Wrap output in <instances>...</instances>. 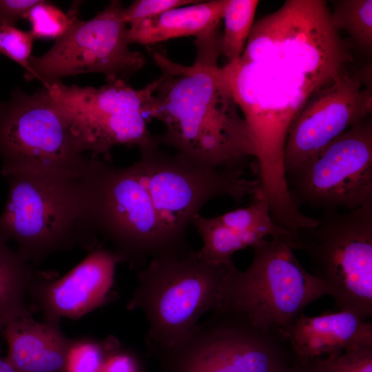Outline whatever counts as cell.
Instances as JSON below:
<instances>
[{"instance_id": "1", "label": "cell", "mask_w": 372, "mask_h": 372, "mask_svg": "<svg viewBox=\"0 0 372 372\" xmlns=\"http://www.w3.org/2000/svg\"><path fill=\"white\" fill-rule=\"evenodd\" d=\"M351 61L324 1L289 0L254 23L240 58L221 67L248 126L262 188L285 186L283 153L293 121Z\"/></svg>"}, {"instance_id": "2", "label": "cell", "mask_w": 372, "mask_h": 372, "mask_svg": "<svg viewBox=\"0 0 372 372\" xmlns=\"http://www.w3.org/2000/svg\"><path fill=\"white\" fill-rule=\"evenodd\" d=\"M140 154L125 167L103 161L95 191L99 236L132 268L192 248L188 229L210 200L254 198L259 189L258 179L246 178L244 171L203 167L160 146Z\"/></svg>"}, {"instance_id": "3", "label": "cell", "mask_w": 372, "mask_h": 372, "mask_svg": "<svg viewBox=\"0 0 372 372\" xmlns=\"http://www.w3.org/2000/svg\"><path fill=\"white\" fill-rule=\"evenodd\" d=\"M221 34L218 30L195 39L191 65L152 50L161 74L146 116L164 125L156 136L160 145L203 167L244 171L254 151L218 64Z\"/></svg>"}, {"instance_id": "4", "label": "cell", "mask_w": 372, "mask_h": 372, "mask_svg": "<svg viewBox=\"0 0 372 372\" xmlns=\"http://www.w3.org/2000/svg\"><path fill=\"white\" fill-rule=\"evenodd\" d=\"M99 158L74 169H17L2 174L8 183L0 215V240H13L29 262L81 246L99 247L95 189Z\"/></svg>"}, {"instance_id": "5", "label": "cell", "mask_w": 372, "mask_h": 372, "mask_svg": "<svg viewBox=\"0 0 372 372\" xmlns=\"http://www.w3.org/2000/svg\"><path fill=\"white\" fill-rule=\"evenodd\" d=\"M251 248L245 270L229 267L211 313H238L256 329L285 338L302 310L330 291L301 265L292 236L265 239Z\"/></svg>"}, {"instance_id": "6", "label": "cell", "mask_w": 372, "mask_h": 372, "mask_svg": "<svg viewBox=\"0 0 372 372\" xmlns=\"http://www.w3.org/2000/svg\"><path fill=\"white\" fill-rule=\"evenodd\" d=\"M230 262L205 260L192 247L152 259L138 273V286L127 304L148 322L145 342L156 355L187 337L199 319L215 309Z\"/></svg>"}, {"instance_id": "7", "label": "cell", "mask_w": 372, "mask_h": 372, "mask_svg": "<svg viewBox=\"0 0 372 372\" xmlns=\"http://www.w3.org/2000/svg\"><path fill=\"white\" fill-rule=\"evenodd\" d=\"M316 225L293 236L311 273L324 284L340 311L363 320L372 316V205L323 211Z\"/></svg>"}, {"instance_id": "8", "label": "cell", "mask_w": 372, "mask_h": 372, "mask_svg": "<svg viewBox=\"0 0 372 372\" xmlns=\"http://www.w3.org/2000/svg\"><path fill=\"white\" fill-rule=\"evenodd\" d=\"M106 82L95 88L57 81L42 89L68 121L83 152L93 158L102 155L109 161L112 149L118 145L136 147L140 152L160 146L145 119L157 79L142 89L121 79Z\"/></svg>"}, {"instance_id": "9", "label": "cell", "mask_w": 372, "mask_h": 372, "mask_svg": "<svg viewBox=\"0 0 372 372\" xmlns=\"http://www.w3.org/2000/svg\"><path fill=\"white\" fill-rule=\"evenodd\" d=\"M124 8L121 1L113 0L93 18H78L48 51L30 57L24 79H37L45 85L67 76L100 73L106 81H127L147 60L143 53L129 48Z\"/></svg>"}, {"instance_id": "10", "label": "cell", "mask_w": 372, "mask_h": 372, "mask_svg": "<svg viewBox=\"0 0 372 372\" xmlns=\"http://www.w3.org/2000/svg\"><path fill=\"white\" fill-rule=\"evenodd\" d=\"M90 157L42 88L29 94L17 87L0 103L1 175L17 169H78Z\"/></svg>"}, {"instance_id": "11", "label": "cell", "mask_w": 372, "mask_h": 372, "mask_svg": "<svg viewBox=\"0 0 372 372\" xmlns=\"http://www.w3.org/2000/svg\"><path fill=\"white\" fill-rule=\"evenodd\" d=\"M175 347L161 353L167 372H286L281 335L262 331L242 316L212 312Z\"/></svg>"}, {"instance_id": "12", "label": "cell", "mask_w": 372, "mask_h": 372, "mask_svg": "<svg viewBox=\"0 0 372 372\" xmlns=\"http://www.w3.org/2000/svg\"><path fill=\"white\" fill-rule=\"evenodd\" d=\"M298 208L353 210L372 205V123L365 118L286 176Z\"/></svg>"}, {"instance_id": "13", "label": "cell", "mask_w": 372, "mask_h": 372, "mask_svg": "<svg viewBox=\"0 0 372 372\" xmlns=\"http://www.w3.org/2000/svg\"><path fill=\"white\" fill-rule=\"evenodd\" d=\"M371 111V85L364 72L348 71L317 92L289 127L283 153L285 176L313 159Z\"/></svg>"}, {"instance_id": "14", "label": "cell", "mask_w": 372, "mask_h": 372, "mask_svg": "<svg viewBox=\"0 0 372 372\" xmlns=\"http://www.w3.org/2000/svg\"><path fill=\"white\" fill-rule=\"evenodd\" d=\"M117 263L111 250L99 246L60 278L37 271L28 298L41 312L43 321L60 324L62 318L76 320L110 300Z\"/></svg>"}, {"instance_id": "15", "label": "cell", "mask_w": 372, "mask_h": 372, "mask_svg": "<svg viewBox=\"0 0 372 372\" xmlns=\"http://www.w3.org/2000/svg\"><path fill=\"white\" fill-rule=\"evenodd\" d=\"M285 338L296 361H304L372 347V324L348 311L313 317L302 313L288 329Z\"/></svg>"}, {"instance_id": "16", "label": "cell", "mask_w": 372, "mask_h": 372, "mask_svg": "<svg viewBox=\"0 0 372 372\" xmlns=\"http://www.w3.org/2000/svg\"><path fill=\"white\" fill-rule=\"evenodd\" d=\"M3 333L8 344L5 360L15 372H65L72 340L60 324L21 318L8 323Z\"/></svg>"}, {"instance_id": "17", "label": "cell", "mask_w": 372, "mask_h": 372, "mask_svg": "<svg viewBox=\"0 0 372 372\" xmlns=\"http://www.w3.org/2000/svg\"><path fill=\"white\" fill-rule=\"evenodd\" d=\"M227 0L200 1L130 25V43L151 45L169 39L198 38L219 29Z\"/></svg>"}, {"instance_id": "18", "label": "cell", "mask_w": 372, "mask_h": 372, "mask_svg": "<svg viewBox=\"0 0 372 372\" xmlns=\"http://www.w3.org/2000/svg\"><path fill=\"white\" fill-rule=\"evenodd\" d=\"M37 271L17 251L0 240V332L16 319L32 317L28 291Z\"/></svg>"}, {"instance_id": "19", "label": "cell", "mask_w": 372, "mask_h": 372, "mask_svg": "<svg viewBox=\"0 0 372 372\" xmlns=\"http://www.w3.org/2000/svg\"><path fill=\"white\" fill-rule=\"evenodd\" d=\"M192 225L202 240L203 245L198 250L200 256L213 264L230 262L233 261L234 253L260 242L251 236L227 227L216 216L205 217L199 214L194 218Z\"/></svg>"}, {"instance_id": "20", "label": "cell", "mask_w": 372, "mask_h": 372, "mask_svg": "<svg viewBox=\"0 0 372 372\" xmlns=\"http://www.w3.org/2000/svg\"><path fill=\"white\" fill-rule=\"evenodd\" d=\"M259 1L257 0H227L222 19L220 50L227 63L240 58L252 29Z\"/></svg>"}, {"instance_id": "21", "label": "cell", "mask_w": 372, "mask_h": 372, "mask_svg": "<svg viewBox=\"0 0 372 372\" xmlns=\"http://www.w3.org/2000/svg\"><path fill=\"white\" fill-rule=\"evenodd\" d=\"M331 19L335 28L346 31L363 50L372 48V1L340 0L333 1Z\"/></svg>"}, {"instance_id": "22", "label": "cell", "mask_w": 372, "mask_h": 372, "mask_svg": "<svg viewBox=\"0 0 372 372\" xmlns=\"http://www.w3.org/2000/svg\"><path fill=\"white\" fill-rule=\"evenodd\" d=\"M119 349V341L112 335L100 341L72 340L65 372H101L107 359Z\"/></svg>"}, {"instance_id": "23", "label": "cell", "mask_w": 372, "mask_h": 372, "mask_svg": "<svg viewBox=\"0 0 372 372\" xmlns=\"http://www.w3.org/2000/svg\"><path fill=\"white\" fill-rule=\"evenodd\" d=\"M79 2L65 13L46 1L40 0L29 12L27 20L34 38L58 39L64 35L79 18Z\"/></svg>"}, {"instance_id": "24", "label": "cell", "mask_w": 372, "mask_h": 372, "mask_svg": "<svg viewBox=\"0 0 372 372\" xmlns=\"http://www.w3.org/2000/svg\"><path fill=\"white\" fill-rule=\"evenodd\" d=\"M296 372H372V347H358L327 356L296 361Z\"/></svg>"}, {"instance_id": "25", "label": "cell", "mask_w": 372, "mask_h": 372, "mask_svg": "<svg viewBox=\"0 0 372 372\" xmlns=\"http://www.w3.org/2000/svg\"><path fill=\"white\" fill-rule=\"evenodd\" d=\"M34 40L30 31L0 23V55H4L20 65L25 72L29 70Z\"/></svg>"}, {"instance_id": "26", "label": "cell", "mask_w": 372, "mask_h": 372, "mask_svg": "<svg viewBox=\"0 0 372 372\" xmlns=\"http://www.w3.org/2000/svg\"><path fill=\"white\" fill-rule=\"evenodd\" d=\"M198 0H136L124 8L123 19L127 24H134L150 19L172 9L196 3Z\"/></svg>"}, {"instance_id": "27", "label": "cell", "mask_w": 372, "mask_h": 372, "mask_svg": "<svg viewBox=\"0 0 372 372\" xmlns=\"http://www.w3.org/2000/svg\"><path fill=\"white\" fill-rule=\"evenodd\" d=\"M40 0H0V23L15 25L26 19L30 10Z\"/></svg>"}, {"instance_id": "28", "label": "cell", "mask_w": 372, "mask_h": 372, "mask_svg": "<svg viewBox=\"0 0 372 372\" xmlns=\"http://www.w3.org/2000/svg\"><path fill=\"white\" fill-rule=\"evenodd\" d=\"M101 372H139V368L134 356L119 349L107 359Z\"/></svg>"}, {"instance_id": "29", "label": "cell", "mask_w": 372, "mask_h": 372, "mask_svg": "<svg viewBox=\"0 0 372 372\" xmlns=\"http://www.w3.org/2000/svg\"><path fill=\"white\" fill-rule=\"evenodd\" d=\"M0 372H15V371L5 359H0Z\"/></svg>"}, {"instance_id": "30", "label": "cell", "mask_w": 372, "mask_h": 372, "mask_svg": "<svg viewBox=\"0 0 372 372\" xmlns=\"http://www.w3.org/2000/svg\"><path fill=\"white\" fill-rule=\"evenodd\" d=\"M286 372H296V370L294 369V367H293V366L291 369H289L287 371H286Z\"/></svg>"}]
</instances>
